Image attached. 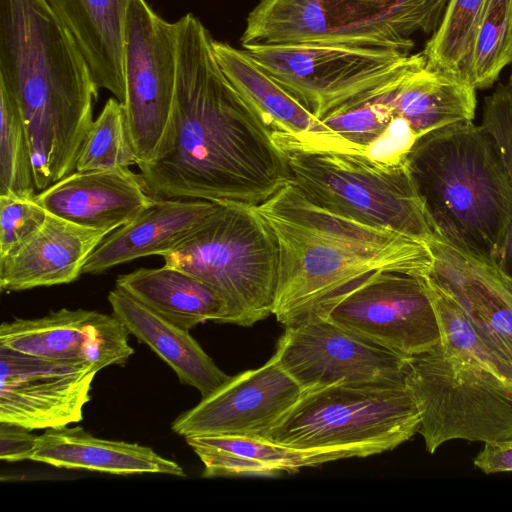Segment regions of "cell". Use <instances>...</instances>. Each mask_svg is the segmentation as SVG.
I'll use <instances>...</instances> for the list:
<instances>
[{"mask_svg":"<svg viewBox=\"0 0 512 512\" xmlns=\"http://www.w3.org/2000/svg\"><path fill=\"white\" fill-rule=\"evenodd\" d=\"M419 427V411L405 385H333L306 390L267 439L367 457L398 447Z\"/></svg>","mask_w":512,"mask_h":512,"instance_id":"8","label":"cell"},{"mask_svg":"<svg viewBox=\"0 0 512 512\" xmlns=\"http://www.w3.org/2000/svg\"><path fill=\"white\" fill-rule=\"evenodd\" d=\"M177 25L145 0H131L123 43L127 128L138 163L152 160L167 132L177 81Z\"/></svg>","mask_w":512,"mask_h":512,"instance_id":"11","label":"cell"},{"mask_svg":"<svg viewBox=\"0 0 512 512\" xmlns=\"http://www.w3.org/2000/svg\"><path fill=\"white\" fill-rule=\"evenodd\" d=\"M474 466L485 474L512 472V439L485 442L473 460Z\"/></svg>","mask_w":512,"mask_h":512,"instance_id":"36","label":"cell"},{"mask_svg":"<svg viewBox=\"0 0 512 512\" xmlns=\"http://www.w3.org/2000/svg\"><path fill=\"white\" fill-rule=\"evenodd\" d=\"M371 91L320 119L361 154L393 118L390 109L376 99Z\"/></svg>","mask_w":512,"mask_h":512,"instance_id":"31","label":"cell"},{"mask_svg":"<svg viewBox=\"0 0 512 512\" xmlns=\"http://www.w3.org/2000/svg\"><path fill=\"white\" fill-rule=\"evenodd\" d=\"M176 25L172 115L155 157L137 164L143 184L155 199L257 206L289 182L286 155L224 74L202 22L189 13Z\"/></svg>","mask_w":512,"mask_h":512,"instance_id":"1","label":"cell"},{"mask_svg":"<svg viewBox=\"0 0 512 512\" xmlns=\"http://www.w3.org/2000/svg\"><path fill=\"white\" fill-rule=\"evenodd\" d=\"M32 152L20 112L0 84V195L33 198L36 193Z\"/></svg>","mask_w":512,"mask_h":512,"instance_id":"29","label":"cell"},{"mask_svg":"<svg viewBox=\"0 0 512 512\" xmlns=\"http://www.w3.org/2000/svg\"><path fill=\"white\" fill-rule=\"evenodd\" d=\"M512 64V0H486L477 19L463 74L477 89L494 85Z\"/></svg>","mask_w":512,"mask_h":512,"instance_id":"27","label":"cell"},{"mask_svg":"<svg viewBox=\"0 0 512 512\" xmlns=\"http://www.w3.org/2000/svg\"><path fill=\"white\" fill-rule=\"evenodd\" d=\"M315 317L409 359L440 340L424 276L377 270L355 281Z\"/></svg>","mask_w":512,"mask_h":512,"instance_id":"12","label":"cell"},{"mask_svg":"<svg viewBox=\"0 0 512 512\" xmlns=\"http://www.w3.org/2000/svg\"><path fill=\"white\" fill-rule=\"evenodd\" d=\"M0 84L23 120L37 190L74 172L99 90L45 0H0Z\"/></svg>","mask_w":512,"mask_h":512,"instance_id":"2","label":"cell"},{"mask_svg":"<svg viewBox=\"0 0 512 512\" xmlns=\"http://www.w3.org/2000/svg\"><path fill=\"white\" fill-rule=\"evenodd\" d=\"M97 372L91 364L0 347V422L29 430L80 422Z\"/></svg>","mask_w":512,"mask_h":512,"instance_id":"14","label":"cell"},{"mask_svg":"<svg viewBox=\"0 0 512 512\" xmlns=\"http://www.w3.org/2000/svg\"><path fill=\"white\" fill-rule=\"evenodd\" d=\"M424 283L439 342L406 362L404 383L420 415L418 433L433 454L445 442L512 439V362L487 345L454 300Z\"/></svg>","mask_w":512,"mask_h":512,"instance_id":"4","label":"cell"},{"mask_svg":"<svg viewBox=\"0 0 512 512\" xmlns=\"http://www.w3.org/2000/svg\"><path fill=\"white\" fill-rule=\"evenodd\" d=\"M129 331L113 314L62 308L35 319L0 326V347L28 355L93 365L98 371L124 364L134 353Z\"/></svg>","mask_w":512,"mask_h":512,"instance_id":"17","label":"cell"},{"mask_svg":"<svg viewBox=\"0 0 512 512\" xmlns=\"http://www.w3.org/2000/svg\"><path fill=\"white\" fill-rule=\"evenodd\" d=\"M285 155L289 182L314 204L425 241L435 235L406 162L387 166L360 153L339 151Z\"/></svg>","mask_w":512,"mask_h":512,"instance_id":"9","label":"cell"},{"mask_svg":"<svg viewBox=\"0 0 512 512\" xmlns=\"http://www.w3.org/2000/svg\"><path fill=\"white\" fill-rule=\"evenodd\" d=\"M45 1L78 45L98 90L123 103V43L131 0Z\"/></svg>","mask_w":512,"mask_h":512,"instance_id":"23","label":"cell"},{"mask_svg":"<svg viewBox=\"0 0 512 512\" xmlns=\"http://www.w3.org/2000/svg\"><path fill=\"white\" fill-rule=\"evenodd\" d=\"M406 165L435 235L502 266L512 227V186L483 125L470 121L425 134Z\"/></svg>","mask_w":512,"mask_h":512,"instance_id":"5","label":"cell"},{"mask_svg":"<svg viewBox=\"0 0 512 512\" xmlns=\"http://www.w3.org/2000/svg\"><path fill=\"white\" fill-rule=\"evenodd\" d=\"M137 163L123 103L111 97L85 136L78 154L76 171L129 168Z\"/></svg>","mask_w":512,"mask_h":512,"instance_id":"28","label":"cell"},{"mask_svg":"<svg viewBox=\"0 0 512 512\" xmlns=\"http://www.w3.org/2000/svg\"><path fill=\"white\" fill-rule=\"evenodd\" d=\"M112 314L146 344L177 375L182 384L197 389L205 397L230 376L225 374L190 335L164 319L127 293L114 288L108 294Z\"/></svg>","mask_w":512,"mask_h":512,"instance_id":"24","label":"cell"},{"mask_svg":"<svg viewBox=\"0 0 512 512\" xmlns=\"http://www.w3.org/2000/svg\"><path fill=\"white\" fill-rule=\"evenodd\" d=\"M450 0H261L241 46L319 43L412 53L433 35Z\"/></svg>","mask_w":512,"mask_h":512,"instance_id":"7","label":"cell"},{"mask_svg":"<svg viewBox=\"0 0 512 512\" xmlns=\"http://www.w3.org/2000/svg\"><path fill=\"white\" fill-rule=\"evenodd\" d=\"M486 0H450L444 18L426 42L423 55L433 67L462 73L477 19Z\"/></svg>","mask_w":512,"mask_h":512,"instance_id":"30","label":"cell"},{"mask_svg":"<svg viewBox=\"0 0 512 512\" xmlns=\"http://www.w3.org/2000/svg\"><path fill=\"white\" fill-rule=\"evenodd\" d=\"M242 49L319 120L426 60L422 52L319 43Z\"/></svg>","mask_w":512,"mask_h":512,"instance_id":"10","label":"cell"},{"mask_svg":"<svg viewBox=\"0 0 512 512\" xmlns=\"http://www.w3.org/2000/svg\"><path fill=\"white\" fill-rule=\"evenodd\" d=\"M48 215L34 197L0 195V258L16 252L37 234Z\"/></svg>","mask_w":512,"mask_h":512,"instance_id":"32","label":"cell"},{"mask_svg":"<svg viewBox=\"0 0 512 512\" xmlns=\"http://www.w3.org/2000/svg\"><path fill=\"white\" fill-rule=\"evenodd\" d=\"M213 50L224 74L259 112L284 153H360L316 118L243 49L213 39Z\"/></svg>","mask_w":512,"mask_h":512,"instance_id":"18","label":"cell"},{"mask_svg":"<svg viewBox=\"0 0 512 512\" xmlns=\"http://www.w3.org/2000/svg\"><path fill=\"white\" fill-rule=\"evenodd\" d=\"M109 233L49 214L37 234L16 252L0 258L1 291L74 282L82 275L90 254Z\"/></svg>","mask_w":512,"mask_h":512,"instance_id":"20","label":"cell"},{"mask_svg":"<svg viewBox=\"0 0 512 512\" xmlns=\"http://www.w3.org/2000/svg\"><path fill=\"white\" fill-rule=\"evenodd\" d=\"M204 464L202 477H273L303 467L349 458L341 451L302 450L263 437L195 435L184 437Z\"/></svg>","mask_w":512,"mask_h":512,"instance_id":"25","label":"cell"},{"mask_svg":"<svg viewBox=\"0 0 512 512\" xmlns=\"http://www.w3.org/2000/svg\"><path fill=\"white\" fill-rule=\"evenodd\" d=\"M29 460L65 469L131 474H168L184 477L183 468L152 448L137 443L93 436L82 427L45 429L37 436Z\"/></svg>","mask_w":512,"mask_h":512,"instance_id":"22","label":"cell"},{"mask_svg":"<svg viewBox=\"0 0 512 512\" xmlns=\"http://www.w3.org/2000/svg\"><path fill=\"white\" fill-rule=\"evenodd\" d=\"M305 390L272 356L239 373L171 424L178 435H244L267 438Z\"/></svg>","mask_w":512,"mask_h":512,"instance_id":"15","label":"cell"},{"mask_svg":"<svg viewBox=\"0 0 512 512\" xmlns=\"http://www.w3.org/2000/svg\"><path fill=\"white\" fill-rule=\"evenodd\" d=\"M508 85L511 87L512 89V70H511V74H510V77H509V83Z\"/></svg>","mask_w":512,"mask_h":512,"instance_id":"37","label":"cell"},{"mask_svg":"<svg viewBox=\"0 0 512 512\" xmlns=\"http://www.w3.org/2000/svg\"><path fill=\"white\" fill-rule=\"evenodd\" d=\"M22 426L0 422V458L8 462L29 460L37 435Z\"/></svg>","mask_w":512,"mask_h":512,"instance_id":"35","label":"cell"},{"mask_svg":"<svg viewBox=\"0 0 512 512\" xmlns=\"http://www.w3.org/2000/svg\"><path fill=\"white\" fill-rule=\"evenodd\" d=\"M161 256L165 265L197 277L226 299L228 324L249 327L272 314L279 249L255 206L219 201Z\"/></svg>","mask_w":512,"mask_h":512,"instance_id":"6","label":"cell"},{"mask_svg":"<svg viewBox=\"0 0 512 512\" xmlns=\"http://www.w3.org/2000/svg\"><path fill=\"white\" fill-rule=\"evenodd\" d=\"M34 199L51 215L108 232L132 221L155 200L129 168L75 170Z\"/></svg>","mask_w":512,"mask_h":512,"instance_id":"19","label":"cell"},{"mask_svg":"<svg viewBox=\"0 0 512 512\" xmlns=\"http://www.w3.org/2000/svg\"><path fill=\"white\" fill-rule=\"evenodd\" d=\"M217 204L204 199H155L132 221L105 236L88 257L82 274H101L140 257L162 255Z\"/></svg>","mask_w":512,"mask_h":512,"instance_id":"21","label":"cell"},{"mask_svg":"<svg viewBox=\"0 0 512 512\" xmlns=\"http://www.w3.org/2000/svg\"><path fill=\"white\" fill-rule=\"evenodd\" d=\"M273 356L305 391L405 385L408 359L322 317L285 326Z\"/></svg>","mask_w":512,"mask_h":512,"instance_id":"13","label":"cell"},{"mask_svg":"<svg viewBox=\"0 0 512 512\" xmlns=\"http://www.w3.org/2000/svg\"><path fill=\"white\" fill-rule=\"evenodd\" d=\"M115 287L186 330L206 321L227 323L226 299L202 280L175 267L164 264L119 275Z\"/></svg>","mask_w":512,"mask_h":512,"instance_id":"26","label":"cell"},{"mask_svg":"<svg viewBox=\"0 0 512 512\" xmlns=\"http://www.w3.org/2000/svg\"><path fill=\"white\" fill-rule=\"evenodd\" d=\"M481 125L494 140L512 186V89L508 84H498L485 98ZM502 267L512 275V227Z\"/></svg>","mask_w":512,"mask_h":512,"instance_id":"33","label":"cell"},{"mask_svg":"<svg viewBox=\"0 0 512 512\" xmlns=\"http://www.w3.org/2000/svg\"><path fill=\"white\" fill-rule=\"evenodd\" d=\"M279 249L272 314L284 326L318 316L355 281L377 270L428 276L425 240L328 211L291 182L255 206Z\"/></svg>","mask_w":512,"mask_h":512,"instance_id":"3","label":"cell"},{"mask_svg":"<svg viewBox=\"0 0 512 512\" xmlns=\"http://www.w3.org/2000/svg\"><path fill=\"white\" fill-rule=\"evenodd\" d=\"M429 277L457 304L482 340L512 362V275L500 264L434 235Z\"/></svg>","mask_w":512,"mask_h":512,"instance_id":"16","label":"cell"},{"mask_svg":"<svg viewBox=\"0 0 512 512\" xmlns=\"http://www.w3.org/2000/svg\"><path fill=\"white\" fill-rule=\"evenodd\" d=\"M419 138L408 121L393 117L387 128L364 148L363 155L387 166L399 165L406 162Z\"/></svg>","mask_w":512,"mask_h":512,"instance_id":"34","label":"cell"}]
</instances>
